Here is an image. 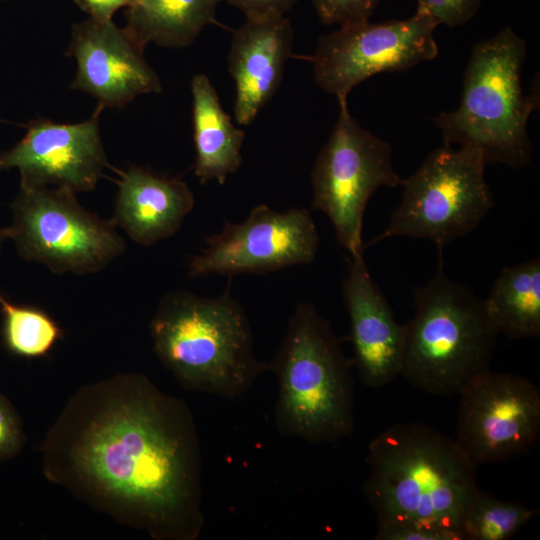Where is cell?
I'll use <instances>...</instances> for the list:
<instances>
[{
	"instance_id": "cell-1",
	"label": "cell",
	"mask_w": 540,
	"mask_h": 540,
	"mask_svg": "<svg viewBox=\"0 0 540 540\" xmlns=\"http://www.w3.org/2000/svg\"><path fill=\"white\" fill-rule=\"evenodd\" d=\"M43 467L49 481L155 540L201 534L192 412L142 374H117L75 392L47 433Z\"/></svg>"
},
{
	"instance_id": "cell-2",
	"label": "cell",
	"mask_w": 540,
	"mask_h": 540,
	"mask_svg": "<svg viewBox=\"0 0 540 540\" xmlns=\"http://www.w3.org/2000/svg\"><path fill=\"white\" fill-rule=\"evenodd\" d=\"M363 491L377 525L417 524L454 532L476 485L477 467L451 439L420 423L393 424L368 445Z\"/></svg>"
},
{
	"instance_id": "cell-3",
	"label": "cell",
	"mask_w": 540,
	"mask_h": 540,
	"mask_svg": "<svg viewBox=\"0 0 540 540\" xmlns=\"http://www.w3.org/2000/svg\"><path fill=\"white\" fill-rule=\"evenodd\" d=\"M149 330L156 356L186 389L237 400L268 371V362L255 356L246 312L229 290L214 298L167 293Z\"/></svg>"
},
{
	"instance_id": "cell-4",
	"label": "cell",
	"mask_w": 540,
	"mask_h": 540,
	"mask_svg": "<svg viewBox=\"0 0 540 540\" xmlns=\"http://www.w3.org/2000/svg\"><path fill=\"white\" fill-rule=\"evenodd\" d=\"M354 364L314 304L301 301L268 362L278 381L275 426L311 444L336 443L354 429Z\"/></svg>"
},
{
	"instance_id": "cell-5",
	"label": "cell",
	"mask_w": 540,
	"mask_h": 540,
	"mask_svg": "<svg viewBox=\"0 0 540 540\" xmlns=\"http://www.w3.org/2000/svg\"><path fill=\"white\" fill-rule=\"evenodd\" d=\"M525 57V41L510 27L473 47L458 108L434 119L444 145L474 149L487 164L520 169L530 163L527 127L539 93H524Z\"/></svg>"
},
{
	"instance_id": "cell-6",
	"label": "cell",
	"mask_w": 540,
	"mask_h": 540,
	"mask_svg": "<svg viewBox=\"0 0 540 540\" xmlns=\"http://www.w3.org/2000/svg\"><path fill=\"white\" fill-rule=\"evenodd\" d=\"M414 305L400 375L429 394L458 395L490 370L499 332L484 299L449 278L440 258L436 274L414 291Z\"/></svg>"
},
{
	"instance_id": "cell-7",
	"label": "cell",
	"mask_w": 540,
	"mask_h": 540,
	"mask_svg": "<svg viewBox=\"0 0 540 540\" xmlns=\"http://www.w3.org/2000/svg\"><path fill=\"white\" fill-rule=\"evenodd\" d=\"M486 165L479 152L467 147L444 145L432 151L403 179L402 199L388 226L364 249L397 236L427 239L442 248L468 235L494 204Z\"/></svg>"
},
{
	"instance_id": "cell-8",
	"label": "cell",
	"mask_w": 540,
	"mask_h": 540,
	"mask_svg": "<svg viewBox=\"0 0 540 540\" xmlns=\"http://www.w3.org/2000/svg\"><path fill=\"white\" fill-rule=\"evenodd\" d=\"M75 195L61 187L20 185L3 231L21 257L56 274L87 275L123 254L125 242L113 221L87 211Z\"/></svg>"
},
{
	"instance_id": "cell-9",
	"label": "cell",
	"mask_w": 540,
	"mask_h": 540,
	"mask_svg": "<svg viewBox=\"0 0 540 540\" xmlns=\"http://www.w3.org/2000/svg\"><path fill=\"white\" fill-rule=\"evenodd\" d=\"M339 114L311 171V208L331 221L336 239L350 255L363 254V216L372 195L381 187L402 185L393 166V148L363 128L338 100Z\"/></svg>"
},
{
	"instance_id": "cell-10",
	"label": "cell",
	"mask_w": 540,
	"mask_h": 540,
	"mask_svg": "<svg viewBox=\"0 0 540 540\" xmlns=\"http://www.w3.org/2000/svg\"><path fill=\"white\" fill-rule=\"evenodd\" d=\"M439 25L415 12L403 20H369L339 26L319 37L311 62L316 84L337 100L382 72L406 71L438 54L434 32Z\"/></svg>"
},
{
	"instance_id": "cell-11",
	"label": "cell",
	"mask_w": 540,
	"mask_h": 540,
	"mask_svg": "<svg viewBox=\"0 0 540 540\" xmlns=\"http://www.w3.org/2000/svg\"><path fill=\"white\" fill-rule=\"evenodd\" d=\"M320 237L307 208L278 212L265 204L252 208L240 223L226 221L220 232L205 239V247L188 263L192 278L209 274H265L310 264Z\"/></svg>"
},
{
	"instance_id": "cell-12",
	"label": "cell",
	"mask_w": 540,
	"mask_h": 540,
	"mask_svg": "<svg viewBox=\"0 0 540 540\" xmlns=\"http://www.w3.org/2000/svg\"><path fill=\"white\" fill-rule=\"evenodd\" d=\"M454 441L476 466L511 459L540 433V391L525 377L488 370L459 392Z\"/></svg>"
},
{
	"instance_id": "cell-13",
	"label": "cell",
	"mask_w": 540,
	"mask_h": 540,
	"mask_svg": "<svg viewBox=\"0 0 540 540\" xmlns=\"http://www.w3.org/2000/svg\"><path fill=\"white\" fill-rule=\"evenodd\" d=\"M79 123L32 120L23 138L0 153V170L16 168L20 185L61 187L72 192L93 190L110 167L102 144L99 116Z\"/></svg>"
},
{
	"instance_id": "cell-14",
	"label": "cell",
	"mask_w": 540,
	"mask_h": 540,
	"mask_svg": "<svg viewBox=\"0 0 540 540\" xmlns=\"http://www.w3.org/2000/svg\"><path fill=\"white\" fill-rule=\"evenodd\" d=\"M143 51L113 20L88 18L74 24L66 50L77 67L70 88L90 94L102 109L122 108L140 95L161 92V81Z\"/></svg>"
},
{
	"instance_id": "cell-15",
	"label": "cell",
	"mask_w": 540,
	"mask_h": 540,
	"mask_svg": "<svg viewBox=\"0 0 540 540\" xmlns=\"http://www.w3.org/2000/svg\"><path fill=\"white\" fill-rule=\"evenodd\" d=\"M342 297L349 316L354 368L365 386L383 387L401 373L405 327L397 322L363 254L348 259Z\"/></svg>"
},
{
	"instance_id": "cell-16",
	"label": "cell",
	"mask_w": 540,
	"mask_h": 540,
	"mask_svg": "<svg viewBox=\"0 0 540 540\" xmlns=\"http://www.w3.org/2000/svg\"><path fill=\"white\" fill-rule=\"evenodd\" d=\"M293 28L285 16L246 19L236 29L228 54V70L235 81V120L250 125L278 90L292 53Z\"/></svg>"
},
{
	"instance_id": "cell-17",
	"label": "cell",
	"mask_w": 540,
	"mask_h": 540,
	"mask_svg": "<svg viewBox=\"0 0 540 540\" xmlns=\"http://www.w3.org/2000/svg\"><path fill=\"white\" fill-rule=\"evenodd\" d=\"M194 205L184 181L132 165L120 174L111 220L136 243L151 246L175 235Z\"/></svg>"
},
{
	"instance_id": "cell-18",
	"label": "cell",
	"mask_w": 540,
	"mask_h": 540,
	"mask_svg": "<svg viewBox=\"0 0 540 540\" xmlns=\"http://www.w3.org/2000/svg\"><path fill=\"white\" fill-rule=\"evenodd\" d=\"M193 100L194 174L201 184L212 180L223 185L242 164L245 132L224 111L216 89L204 74L191 80Z\"/></svg>"
},
{
	"instance_id": "cell-19",
	"label": "cell",
	"mask_w": 540,
	"mask_h": 540,
	"mask_svg": "<svg viewBox=\"0 0 540 540\" xmlns=\"http://www.w3.org/2000/svg\"><path fill=\"white\" fill-rule=\"evenodd\" d=\"M221 0H131L126 7L125 31L142 47L149 43L168 48L191 45L215 22Z\"/></svg>"
},
{
	"instance_id": "cell-20",
	"label": "cell",
	"mask_w": 540,
	"mask_h": 540,
	"mask_svg": "<svg viewBox=\"0 0 540 540\" xmlns=\"http://www.w3.org/2000/svg\"><path fill=\"white\" fill-rule=\"evenodd\" d=\"M484 303L499 334L511 340L539 337V259L503 268Z\"/></svg>"
},
{
	"instance_id": "cell-21",
	"label": "cell",
	"mask_w": 540,
	"mask_h": 540,
	"mask_svg": "<svg viewBox=\"0 0 540 540\" xmlns=\"http://www.w3.org/2000/svg\"><path fill=\"white\" fill-rule=\"evenodd\" d=\"M538 513V509L501 500L477 488L467 504L461 532L464 540H506Z\"/></svg>"
},
{
	"instance_id": "cell-22",
	"label": "cell",
	"mask_w": 540,
	"mask_h": 540,
	"mask_svg": "<svg viewBox=\"0 0 540 540\" xmlns=\"http://www.w3.org/2000/svg\"><path fill=\"white\" fill-rule=\"evenodd\" d=\"M3 338L14 354L37 358L46 355L62 336V330L45 311L17 305L0 294Z\"/></svg>"
},
{
	"instance_id": "cell-23",
	"label": "cell",
	"mask_w": 540,
	"mask_h": 540,
	"mask_svg": "<svg viewBox=\"0 0 540 540\" xmlns=\"http://www.w3.org/2000/svg\"><path fill=\"white\" fill-rule=\"evenodd\" d=\"M382 0H311L324 24L344 26L367 21Z\"/></svg>"
},
{
	"instance_id": "cell-24",
	"label": "cell",
	"mask_w": 540,
	"mask_h": 540,
	"mask_svg": "<svg viewBox=\"0 0 540 540\" xmlns=\"http://www.w3.org/2000/svg\"><path fill=\"white\" fill-rule=\"evenodd\" d=\"M416 12L432 18L438 25H462L477 13L480 0H416Z\"/></svg>"
},
{
	"instance_id": "cell-25",
	"label": "cell",
	"mask_w": 540,
	"mask_h": 540,
	"mask_svg": "<svg viewBox=\"0 0 540 540\" xmlns=\"http://www.w3.org/2000/svg\"><path fill=\"white\" fill-rule=\"evenodd\" d=\"M24 441L21 420L10 401L0 393V461L16 456Z\"/></svg>"
},
{
	"instance_id": "cell-26",
	"label": "cell",
	"mask_w": 540,
	"mask_h": 540,
	"mask_svg": "<svg viewBox=\"0 0 540 540\" xmlns=\"http://www.w3.org/2000/svg\"><path fill=\"white\" fill-rule=\"evenodd\" d=\"M376 540H462L450 531L417 524L377 525Z\"/></svg>"
},
{
	"instance_id": "cell-27",
	"label": "cell",
	"mask_w": 540,
	"mask_h": 540,
	"mask_svg": "<svg viewBox=\"0 0 540 540\" xmlns=\"http://www.w3.org/2000/svg\"><path fill=\"white\" fill-rule=\"evenodd\" d=\"M242 11L246 19L265 20L285 16L298 0H221Z\"/></svg>"
},
{
	"instance_id": "cell-28",
	"label": "cell",
	"mask_w": 540,
	"mask_h": 540,
	"mask_svg": "<svg viewBox=\"0 0 540 540\" xmlns=\"http://www.w3.org/2000/svg\"><path fill=\"white\" fill-rule=\"evenodd\" d=\"M85 13L97 21H110L115 12L126 8L131 0H73Z\"/></svg>"
},
{
	"instance_id": "cell-29",
	"label": "cell",
	"mask_w": 540,
	"mask_h": 540,
	"mask_svg": "<svg viewBox=\"0 0 540 540\" xmlns=\"http://www.w3.org/2000/svg\"><path fill=\"white\" fill-rule=\"evenodd\" d=\"M5 236H4V231H3V228L0 226V247L2 245V242L4 241Z\"/></svg>"
}]
</instances>
